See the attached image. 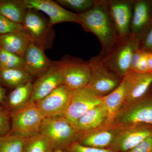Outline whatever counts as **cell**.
<instances>
[{"label":"cell","instance_id":"1","mask_svg":"<svg viewBox=\"0 0 152 152\" xmlns=\"http://www.w3.org/2000/svg\"><path fill=\"white\" fill-rule=\"evenodd\" d=\"M78 15L80 25L84 30L94 34L100 42L102 50L99 55L106 57L119 39L110 15L107 0H97L91 9Z\"/></svg>","mask_w":152,"mask_h":152},{"label":"cell","instance_id":"2","mask_svg":"<svg viewBox=\"0 0 152 152\" xmlns=\"http://www.w3.org/2000/svg\"><path fill=\"white\" fill-rule=\"evenodd\" d=\"M9 134L25 139L39 134L44 118L36 102H30L21 108L10 113Z\"/></svg>","mask_w":152,"mask_h":152},{"label":"cell","instance_id":"3","mask_svg":"<svg viewBox=\"0 0 152 152\" xmlns=\"http://www.w3.org/2000/svg\"><path fill=\"white\" fill-rule=\"evenodd\" d=\"M140 42L130 35L119 38L111 50L103 58L105 64L123 78L130 72L134 53L139 49Z\"/></svg>","mask_w":152,"mask_h":152},{"label":"cell","instance_id":"4","mask_svg":"<svg viewBox=\"0 0 152 152\" xmlns=\"http://www.w3.org/2000/svg\"><path fill=\"white\" fill-rule=\"evenodd\" d=\"M91 69V77L87 88L99 96H104L119 85L122 79L105 64L100 55L88 61Z\"/></svg>","mask_w":152,"mask_h":152},{"label":"cell","instance_id":"5","mask_svg":"<svg viewBox=\"0 0 152 152\" xmlns=\"http://www.w3.org/2000/svg\"><path fill=\"white\" fill-rule=\"evenodd\" d=\"M40 134L50 141L55 150L64 149L72 143L77 141L79 134L64 116L44 118Z\"/></svg>","mask_w":152,"mask_h":152},{"label":"cell","instance_id":"6","mask_svg":"<svg viewBox=\"0 0 152 152\" xmlns=\"http://www.w3.org/2000/svg\"><path fill=\"white\" fill-rule=\"evenodd\" d=\"M57 62L62 75L63 85L72 91L87 86L91 77L88 62L69 55Z\"/></svg>","mask_w":152,"mask_h":152},{"label":"cell","instance_id":"7","mask_svg":"<svg viewBox=\"0 0 152 152\" xmlns=\"http://www.w3.org/2000/svg\"><path fill=\"white\" fill-rule=\"evenodd\" d=\"M22 26L32 43L44 50L51 46L54 37L53 26L38 11L28 10Z\"/></svg>","mask_w":152,"mask_h":152},{"label":"cell","instance_id":"8","mask_svg":"<svg viewBox=\"0 0 152 152\" xmlns=\"http://www.w3.org/2000/svg\"><path fill=\"white\" fill-rule=\"evenodd\" d=\"M72 96V91L61 85L36 103L44 119L63 116L67 110Z\"/></svg>","mask_w":152,"mask_h":152},{"label":"cell","instance_id":"9","mask_svg":"<svg viewBox=\"0 0 152 152\" xmlns=\"http://www.w3.org/2000/svg\"><path fill=\"white\" fill-rule=\"evenodd\" d=\"M26 8L40 11L46 14L52 26L61 23L80 24L78 14L64 9L58 3L51 0H22Z\"/></svg>","mask_w":152,"mask_h":152},{"label":"cell","instance_id":"10","mask_svg":"<svg viewBox=\"0 0 152 152\" xmlns=\"http://www.w3.org/2000/svg\"><path fill=\"white\" fill-rule=\"evenodd\" d=\"M102 103V97L86 87L72 91L70 103L64 117L74 127L78 120L90 110Z\"/></svg>","mask_w":152,"mask_h":152},{"label":"cell","instance_id":"11","mask_svg":"<svg viewBox=\"0 0 152 152\" xmlns=\"http://www.w3.org/2000/svg\"><path fill=\"white\" fill-rule=\"evenodd\" d=\"M135 0H107L110 15L119 38L131 35Z\"/></svg>","mask_w":152,"mask_h":152},{"label":"cell","instance_id":"12","mask_svg":"<svg viewBox=\"0 0 152 152\" xmlns=\"http://www.w3.org/2000/svg\"><path fill=\"white\" fill-rule=\"evenodd\" d=\"M152 124V101H138L123 108L113 124L117 126L137 125Z\"/></svg>","mask_w":152,"mask_h":152},{"label":"cell","instance_id":"13","mask_svg":"<svg viewBox=\"0 0 152 152\" xmlns=\"http://www.w3.org/2000/svg\"><path fill=\"white\" fill-rule=\"evenodd\" d=\"M152 28V0H135L131 35L141 40Z\"/></svg>","mask_w":152,"mask_h":152},{"label":"cell","instance_id":"14","mask_svg":"<svg viewBox=\"0 0 152 152\" xmlns=\"http://www.w3.org/2000/svg\"><path fill=\"white\" fill-rule=\"evenodd\" d=\"M118 131L112 148L115 151L127 152L152 134L150 128L137 125L130 126H119Z\"/></svg>","mask_w":152,"mask_h":152},{"label":"cell","instance_id":"15","mask_svg":"<svg viewBox=\"0 0 152 152\" xmlns=\"http://www.w3.org/2000/svg\"><path fill=\"white\" fill-rule=\"evenodd\" d=\"M63 85V79L58 62L51 66L42 75L33 83L32 94L30 102H36Z\"/></svg>","mask_w":152,"mask_h":152},{"label":"cell","instance_id":"16","mask_svg":"<svg viewBox=\"0 0 152 152\" xmlns=\"http://www.w3.org/2000/svg\"><path fill=\"white\" fill-rule=\"evenodd\" d=\"M124 77L126 81L127 90L123 109L142 99L152 86V74L129 72Z\"/></svg>","mask_w":152,"mask_h":152},{"label":"cell","instance_id":"17","mask_svg":"<svg viewBox=\"0 0 152 152\" xmlns=\"http://www.w3.org/2000/svg\"><path fill=\"white\" fill-rule=\"evenodd\" d=\"M44 50L41 47L31 42L23 57L25 69L32 77L38 78L42 75L53 63L45 54Z\"/></svg>","mask_w":152,"mask_h":152},{"label":"cell","instance_id":"18","mask_svg":"<svg viewBox=\"0 0 152 152\" xmlns=\"http://www.w3.org/2000/svg\"><path fill=\"white\" fill-rule=\"evenodd\" d=\"M104 128L88 132L80 133L77 141L86 146L106 148L112 146L116 137L119 128Z\"/></svg>","mask_w":152,"mask_h":152},{"label":"cell","instance_id":"19","mask_svg":"<svg viewBox=\"0 0 152 152\" xmlns=\"http://www.w3.org/2000/svg\"><path fill=\"white\" fill-rule=\"evenodd\" d=\"M126 81L124 77L113 91L102 97V104L107 114L106 125L112 124L124 105L126 95Z\"/></svg>","mask_w":152,"mask_h":152},{"label":"cell","instance_id":"20","mask_svg":"<svg viewBox=\"0 0 152 152\" xmlns=\"http://www.w3.org/2000/svg\"><path fill=\"white\" fill-rule=\"evenodd\" d=\"M107 114L102 104L88 111L78 120L74 127L80 134L94 131L106 124Z\"/></svg>","mask_w":152,"mask_h":152},{"label":"cell","instance_id":"21","mask_svg":"<svg viewBox=\"0 0 152 152\" xmlns=\"http://www.w3.org/2000/svg\"><path fill=\"white\" fill-rule=\"evenodd\" d=\"M31 42L29 37L23 30L0 36L1 49L22 57H23Z\"/></svg>","mask_w":152,"mask_h":152},{"label":"cell","instance_id":"22","mask_svg":"<svg viewBox=\"0 0 152 152\" xmlns=\"http://www.w3.org/2000/svg\"><path fill=\"white\" fill-rule=\"evenodd\" d=\"M33 88V83L30 81L13 89L7 99L8 108L11 112L21 108L30 102Z\"/></svg>","mask_w":152,"mask_h":152},{"label":"cell","instance_id":"23","mask_svg":"<svg viewBox=\"0 0 152 152\" xmlns=\"http://www.w3.org/2000/svg\"><path fill=\"white\" fill-rule=\"evenodd\" d=\"M32 78L25 69H0V83L11 88H15L32 81Z\"/></svg>","mask_w":152,"mask_h":152},{"label":"cell","instance_id":"24","mask_svg":"<svg viewBox=\"0 0 152 152\" xmlns=\"http://www.w3.org/2000/svg\"><path fill=\"white\" fill-rule=\"evenodd\" d=\"M28 10L22 1H0V14L14 23L22 25Z\"/></svg>","mask_w":152,"mask_h":152},{"label":"cell","instance_id":"25","mask_svg":"<svg viewBox=\"0 0 152 152\" xmlns=\"http://www.w3.org/2000/svg\"><path fill=\"white\" fill-rule=\"evenodd\" d=\"M54 147L46 137L39 134L26 139L23 152H54Z\"/></svg>","mask_w":152,"mask_h":152},{"label":"cell","instance_id":"26","mask_svg":"<svg viewBox=\"0 0 152 152\" xmlns=\"http://www.w3.org/2000/svg\"><path fill=\"white\" fill-rule=\"evenodd\" d=\"M26 139L9 134L0 137V152H23Z\"/></svg>","mask_w":152,"mask_h":152},{"label":"cell","instance_id":"27","mask_svg":"<svg viewBox=\"0 0 152 152\" xmlns=\"http://www.w3.org/2000/svg\"><path fill=\"white\" fill-rule=\"evenodd\" d=\"M25 69L23 58L1 49L0 51V69Z\"/></svg>","mask_w":152,"mask_h":152},{"label":"cell","instance_id":"28","mask_svg":"<svg viewBox=\"0 0 152 152\" xmlns=\"http://www.w3.org/2000/svg\"><path fill=\"white\" fill-rule=\"evenodd\" d=\"M148 53L138 49L133 55L130 72L137 73H149L147 64Z\"/></svg>","mask_w":152,"mask_h":152},{"label":"cell","instance_id":"29","mask_svg":"<svg viewBox=\"0 0 152 152\" xmlns=\"http://www.w3.org/2000/svg\"><path fill=\"white\" fill-rule=\"evenodd\" d=\"M97 0H58L57 3L61 6L79 12V13L88 11L95 5Z\"/></svg>","mask_w":152,"mask_h":152},{"label":"cell","instance_id":"30","mask_svg":"<svg viewBox=\"0 0 152 152\" xmlns=\"http://www.w3.org/2000/svg\"><path fill=\"white\" fill-rule=\"evenodd\" d=\"M22 31V24L14 23L0 14V36Z\"/></svg>","mask_w":152,"mask_h":152},{"label":"cell","instance_id":"31","mask_svg":"<svg viewBox=\"0 0 152 152\" xmlns=\"http://www.w3.org/2000/svg\"><path fill=\"white\" fill-rule=\"evenodd\" d=\"M63 151L65 152H117L112 148H97L86 146L76 141L72 143Z\"/></svg>","mask_w":152,"mask_h":152},{"label":"cell","instance_id":"32","mask_svg":"<svg viewBox=\"0 0 152 152\" xmlns=\"http://www.w3.org/2000/svg\"><path fill=\"white\" fill-rule=\"evenodd\" d=\"M10 114L0 105V137L9 134L11 130Z\"/></svg>","mask_w":152,"mask_h":152},{"label":"cell","instance_id":"33","mask_svg":"<svg viewBox=\"0 0 152 152\" xmlns=\"http://www.w3.org/2000/svg\"><path fill=\"white\" fill-rule=\"evenodd\" d=\"M126 152H152V134L132 150Z\"/></svg>","mask_w":152,"mask_h":152},{"label":"cell","instance_id":"34","mask_svg":"<svg viewBox=\"0 0 152 152\" xmlns=\"http://www.w3.org/2000/svg\"><path fill=\"white\" fill-rule=\"evenodd\" d=\"M139 49L148 53H152V28L140 41Z\"/></svg>","mask_w":152,"mask_h":152},{"label":"cell","instance_id":"35","mask_svg":"<svg viewBox=\"0 0 152 152\" xmlns=\"http://www.w3.org/2000/svg\"><path fill=\"white\" fill-rule=\"evenodd\" d=\"M147 64L149 73L152 74V53H148Z\"/></svg>","mask_w":152,"mask_h":152},{"label":"cell","instance_id":"36","mask_svg":"<svg viewBox=\"0 0 152 152\" xmlns=\"http://www.w3.org/2000/svg\"><path fill=\"white\" fill-rule=\"evenodd\" d=\"M6 90L0 85V104H2L6 99Z\"/></svg>","mask_w":152,"mask_h":152},{"label":"cell","instance_id":"37","mask_svg":"<svg viewBox=\"0 0 152 152\" xmlns=\"http://www.w3.org/2000/svg\"><path fill=\"white\" fill-rule=\"evenodd\" d=\"M54 152H65L64 151H63L61 149H58L56 150Z\"/></svg>","mask_w":152,"mask_h":152},{"label":"cell","instance_id":"38","mask_svg":"<svg viewBox=\"0 0 152 152\" xmlns=\"http://www.w3.org/2000/svg\"><path fill=\"white\" fill-rule=\"evenodd\" d=\"M1 45H0V51H1Z\"/></svg>","mask_w":152,"mask_h":152}]
</instances>
